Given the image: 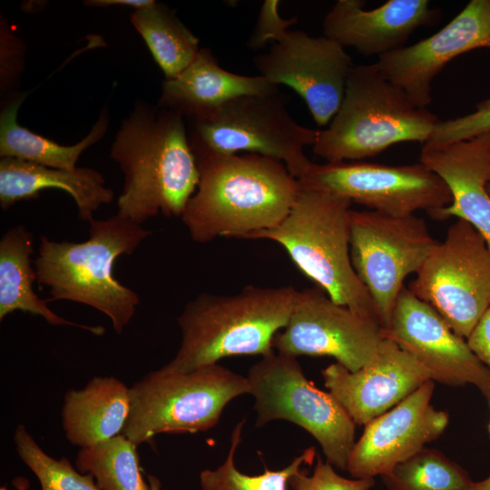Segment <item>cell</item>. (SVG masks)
<instances>
[{
  "instance_id": "39",
  "label": "cell",
  "mask_w": 490,
  "mask_h": 490,
  "mask_svg": "<svg viewBox=\"0 0 490 490\" xmlns=\"http://www.w3.org/2000/svg\"><path fill=\"white\" fill-rule=\"evenodd\" d=\"M150 490H161L162 483L160 479L152 475H148Z\"/></svg>"
},
{
  "instance_id": "43",
  "label": "cell",
  "mask_w": 490,
  "mask_h": 490,
  "mask_svg": "<svg viewBox=\"0 0 490 490\" xmlns=\"http://www.w3.org/2000/svg\"><path fill=\"white\" fill-rule=\"evenodd\" d=\"M490 398V397H489Z\"/></svg>"
},
{
  "instance_id": "37",
  "label": "cell",
  "mask_w": 490,
  "mask_h": 490,
  "mask_svg": "<svg viewBox=\"0 0 490 490\" xmlns=\"http://www.w3.org/2000/svg\"><path fill=\"white\" fill-rule=\"evenodd\" d=\"M13 485L16 490H28L30 486L29 480L24 476H16L12 480ZM0 490H7L5 486H1Z\"/></svg>"
},
{
  "instance_id": "42",
  "label": "cell",
  "mask_w": 490,
  "mask_h": 490,
  "mask_svg": "<svg viewBox=\"0 0 490 490\" xmlns=\"http://www.w3.org/2000/svg\"><path fill=\"white\" fill-rule=\"evenodd\" d=\"M467 490H470V488H469V489H467Z\"/></svg>"
},
{
  "instance_id": "4",
  "label": "cell",
  "mask_w": 490,
  "mask_h": 490,
  "mask_svg": "<svg viewBox=\"0 0 490 490\" xmlns=\"http://www.w3.org/2000/svg\"><path fill=\"white\" fill-rule=\"evenodd\" d=\"M89 224V238L83 242L40 237L36 281L49 289V300L90 306L106 315L121 334L140 299L114 278V262L121 255L132 254L152 232L118 213L106 220L93 219Z\"/></svg>"
},
{
  "instance_id": "31",
  "label": "cell",
  "mask_w": 490,
  "mask_h": 490,
  "mask_svg": "<svg viewBox=\"0 0 490 490\" xmlns=\"http://www.w3.org/2000/svg\"><path fill=\"white\" fill-rule=\"evenodd\" d=\"M490 133V97L480 102L468 114L439 120L426 144L440 145ZM425 143V144H426Z\"/></svg>"
},
{
  "instance_id": "8",
  "label": "cell",
  "mask_w": 490,
  "mask_h": 490,
  "mask_svg": "<svg viewBox=\"0 0 490 490\" xmlns=\"http://www.w3.org/2000/svg\"><path fill=\"white\" fill-rule=\"evenodd\" d=\"M246 377L256 426L279 419L292 422L319 443L328 463L347 470L356 424L329 391L307 378L296 357L273 351L252 365Z\"/></svg>"
},
{
  "instance_id": "15",
  "label": "cell",
  "mask_w": 490,
  "mask_h": 490,
  "mask_svg": "<svg viewBox=\"0 0 490 490\" xmlns=\"http://www.w3.org/2000/svg\"><path fill=\"white\" fill-rule=\"evenodd\" d=\"M384 334L413 356L431 380L449 386L471 384L490 397V368L475 355L466 339L408 288L400 291Z\"/></svg>"
},
{
  "instance_id": "41",
  "label": "cell",
  "mask_w": 490,
  "mask_h": 490,
  "mask_svg": "<svg viewBox=\"0 0 490 490\" xmlns=\"http://www.w3.org/2000/svg\"><path fill=\"white\" fill-rule=\"evenodd\" d=\"M488 430H489V434H490V423H489V426H488Z\"/></svg>"
},
{
  "instance_id": "27",
  "label": "cell",
  "mask_w": 490,
  "mask_h": 490,
  "mask_svg": "<svg viewBox=\"0 0 490 490\" xmlns=\"http://www.w3.org/2000/svg\"><path fill=\"white\" fill-rule=\"evenodd\" d=\"M137 445L120 434L92 446L81 447L75 468L89 474L100 490H150L142 475Z\"/></svg>"
},
{
  "instance_id": "38",
  "label": "cell",
  "mask_w": 490,
  "mask_h": 490,
  "mask_svg": "<svg viewBox=\"0 0 490 490\" xmlns=\"http://www.w3.org/2000/svg\"><path fill=\"white\" fill-rule=\"evenodd\" d=\"M470 490H490V475L479 482H473Z\"/></svg>"
},
{
  "instance_id": "7",
  "label": "cell",
  "mask_w": 490,
  "mask_h": 490,
  "mask_svg": "<svg viewBox=\"0 0 490 490\" xmlns=\"http://www.w3.org/2000/svg\"><path fill=\"white\" fill-rule=\"evenodd\" d=\"M249 393L247 377L218 363L186 373L159 368L130 387V413L122 434L139 446L162 433L207 431L229 402Z\"/></svg>"
},
{
  "instance_id": "5",
  "label": "cell",
  "mask_w": 490,
  "mask_h": 490,
  "mask_svg": "<svg viewBox=\"0 0 490 490\" xmlns=\"http://www.w3.org/2000/svg\"><path fill=\"white\" fill-rule=\"evenodd\" d=\"M351 204L341 196L301 186L291 210L279 225L244 239L279 244L300 271L334 302L379 323L371 296L351 263Z\"/></svg>"
},
{
  "instance_id": "40",
  "label": "cell",
  "mask_w": 490,
  "mask_h": 490,
  "mask_svg": "<svg viewBox=\"0 0 490 490\" xmlns=\"http://www.w3.org/2000/svg\"><path fill=\"white\" fill-rule=\"evenodd\" d=\"M487 189H488V191H489V193H490V183L488 184Z\"/></svg>"
},
{
  "instance_id": "28",
  "label": "cell",
  "mask_w": 490,
  "mask_h": 490,
  "mask_svg": "<svg viewBox=\"0 0 490 490\" xmlns=\"http://www.w3.org/2000/svg\"><path fill=\"white\" fill-rule=\"evenodd\" d=\"M381 477L388 490H467L474 482L457 464L426 447Z\"/></svg>"
},
{
  "instance_id": "23",
  "label": "cell",
  "mask_w": 490,
  "mask_h": 490,
  "mask_svg": "<svg viewBox=\"0 0 490 490\" xmlns=\"http://www.w3.org/2000/svg\"><path fill=\"white\" fill-rule=\"evenodd\" d=\"M130 387L114 377H94L64 397L62 426L68 442L88 447L122 433L130 413Z\"/></svg>"
},
{
  "instance_id": "12",
  "label": "cell",
  "mask_w": 490,
  "mask_h": 490,
  "mask_svg": "<svg viewBox=\"0 0 490 490\" xmlns=\"http://www.w3.org/2000/svg\"><path fill=\"white\" fill-rule=\"evenodd\" d=\"M301 186L325 191L390 215L424 210L429 214L451 203L444 181L422 162L386 165L374 162H311Z\"/></svg>"
},
{
  "instance_id": "2",
  "label": "cell",
  "mask_w": 490,
  "mask_h": 490,
  "mask_svg": "<svg viewBox=\"0 0 490 490\" xmlns=\"http://www.w3.org/2000/svg\"><path fill=\"white\" fill-rule=\"evenodd\" d=\"M199 183L181 220L191 240L241 238L279 225L301 185L286 165L255 153L209 154L196 158Z\"/></svg>"
},
{
  "instance_id": "26",
  "label": "cell",
  "mask_w": 490,
  "mask_h": 490,
  "mask_svg": "<svg viewBox=\"0 0 490 490\" xmlns=\"http://www.w3.org/2000/svg\"><path fill=\"white\" fill-rule=\"evenodd\" d=\"M133 27L143 38L165 79L182 72L200 51L198 38L162 4L134 9Z\"/></svg>"
},
{
  "instance_id": "11",
  "label": "cell",
  "mask_w": 490,
  "mask_h": 490,
  "mask_svg": "<svg viewBox=\"0 0 490 490\" xmlns=\"http://www.w3.org/2000/svg\"><path fill=\"white\" fill-rule=\"evenodd\" d=\"M436 242L426 221L415 213L351 210V263L384 329L390 323L404 280L417 272Z\"/></svg>"
},
{
  "instance_id": "30",
  "label": "cell",
  "mask_w": 490,
  "mask_h": 490,
  "mask_svg": "<svg viewBox=\"0 0 490 490\" xmlns=\"http://www.w3.org/2000/svg\"><path fill=\"white\" fill-rule=\"evenodd\" d=\"M18 456L37 477L41 490H100L94 478L81 474L66 457L55 459L36 443L24 425H18L14 434Z\"/></svg>"
},
{
  "instance_id": "19",
  "label": "cell",
  "mask_w": 490,
  "mask_h": 490,
  "mask_svg": "<svg viewBox=\"0 0 490 490\" xmlns=\"http://www.w3.org/2000/svg\"><path fill=\"white\" fill-rule=\"evenodd\" d=\"M365 5L362 0H338L324 17V36L378 58L403 47L417 28L438 17L427 0H388L369 10Z\"/></svg>"
},
{
  "instance_id": "20",
  "label": "cell",
  "mask_w": 490,
  "mask_h": 490,
  "mask_svg": "<svg viewBox=\"0 0 490 490\" xmlns=\"http://www.w3.org/2000/svg\"><path fill=\"white\" fill-rule=\"evenodd\" d=\"M419 162L444 181L452 197L449 205L430 215L469 222L490 250V133L440 145L426 143Z\"/></svg>"
},
{
  "instance_id": "25",
  "label": "cell",
  "mask_w": 490,
  "mask_h": 490,
  "mask_svg": "<svg viewBox=\"0 0 490 490\" xmlns=\"http://www.w3.org/2000/svg\"><path fill=\"white\" fill-rule=\"evenodd\" d=\"M24 95L16 96L0 115V156L16 158L35 164L73 171L89 147L99 142L109 127V113L104 107L90 132L73 145H62L31 132L17 122L18 109Z\"/></svg>"
},
{
  "instance_id": "17",
  "label": "cell",
  "mask_w": 490,
  "mask_h": 490,
  "mask_svg": "<svg viewBox=\"0 0 490 490\" xmlns=\"http://www.w3.org/2000/svg\"><path fill=\"white\" fill-rule=\"evenodd\" d=\"M434 387L433 380L426 382L364 426L348 462L353 478L382 476L442 435L448 415L431 405Z\"/></svg>"
},
{
  "instance_id": "9",
  "label": "cell",
  "mask_w": 490,
  "mask_h": 490,
  "mask_svg": "<svg viewBox=\"0 0 490 490\" xmlns=\"http://www.w3.org/2000/svg\"><path fill=\"white\" fill-rule=\"evenodd\" d=\"M191 122L188 135L195 158L240 152L260 154L282 162L299 180L311 164L304 148L314 144L318 130L298 123L279 92L238 97Z\"/></svg>"
},
{
  "instance_id": "22",
  "label": "cell",
  "mask_w": 490,
  "mask_h": 490,
  "mask_svg": "<svg viewBox=\"0 0 490 490\" xmlns=\"http://www.w3.org/2000/svg\"><path fill=\"white\" fill-rule=\"evenodd\" d=\"M60 189L74 199L78 217L90 222L102 205L113 201L114 192L95 169L73 171L50 168L16 158H1L0 206L7 211L16 202L34 199L44 189Z\"/></svg>"
},
{
  "instance_id": "32",
  "label": "cell",
  "mask_w": 490,
  "mask_h": 490,
  "mask_svg": "<svg viewBox=\"0 0 490 490\" xmlns=\"http://www.w3.org/2000/svg\"><path fill=\"white\" fill-rule=\"evenodd\" d=\"M304 471L300 469L289 479L292 490H370L375 484L374 478L348 479L339 475L319 456L312 475H307Z\"/></svg>"
},
{
  "instance_id": "29",
  "label": "cell",
  "mask_w": 490,
  "mask_h": 490,
  "mask_svg": "<svg viewBox=\"0 0 490 490\" xmlns=\"http://www.w3.org/2000/svg\"><path fill=\"white\" fill-rule=\"evenodd\" d=\"M244 423L245 419L235 426L223 464L216 469H205L200 473L201 490H287L289 479L302 469L303 465L313 463L316 451L311 446L282 469L270 471L266 468L257 475L242 474L235 466L234 456L241 439Z\"/></svg>"
},
{
  "instance_id": "36",
  "label": "cell",
  "mask_w": 490,
  "mask_h": 490,
  "mask_svg": "<svg viewBox=\"0 0 490 490\" xmlns=\"http://www.w3.org/2000/svg\"><path fill=\"white\" fill-rule=\"evenodd\" d=\"M153 0H89L84 1V5L89 6L105 7L110 5H125L134 9L143 8L152 5Z\"/></svg>"
},
{
  "instance_id": "21",
  "label": "cell",
  "mask_w": 490,
  "mask_h": 490,
  "mask_svg": "<svg viewBox=\"0 0 490 490\" xmlns=\"http://www.w3.org/2000/svg\"><path fill=\"white\" fill-rule=\"evenodd\" d=\"M277 92L279 86L260 74L226 71L210 49L201 48L182 72L163 81L159 106L194 121L211 115L238 97Z\"/></svg>"
},
{
  "instance_id": "10",
  "label": "cell",
  "mask_w": 490,
  "mask_h": 490,
  "mask_svg": "<svg viewBox=\"0 0 490 490\" xmlns=\"http://www.w3.org/2000/svg\"><path fill=\"white\" fill-rule=\"evenodd\" d=\"M408 289L466 339L490 307V250L484 237L457 219L434 244Z\"/></svg>"
},
{
  "instance_id": "3",
  "label": "cell",
  "mask_w": 490,
  "mask_h": 490,
  "mask_svg": "<svg viewBox=\"0 0 490 490\" xmlns=\"http://www.w3.org/2000/svg\"><path fill=\"white\" fill-rule=\"evenodd\" d=\"M297 291L292 286L248 285L234 294H199L178 317L181 345L161 368L186 373L226 357L272 353Z\"/></svg>"
},
{
  "instance_id": "18",
  "label": "cell",
  "mask_w": 490,
  "mask_h": 490,
  "mask_svg": "<svg viewBox=\"0 0 490 490\" xmlns=\"http://www.w3.org/2000/svg\"><path fill=\"white\" fill-rule=\"evenodd\" d=\"M321 374L325 387L354 423L363 426L431 380L426 369L388 338L382 340L374 358L361 368L349 371L333 363Z\"/></svg>"
},
{
  "instance_id": "1",
  "label": "cell",
  "mask_w": 490,
  "mask_h": 490,
  "mask_svg": "<svg viewBox=\"0 0 490 490\" xmlns=\"http://www.w3.org/2000/svg\"><path fill=\"white\" fill-rule=\"evenodd\" d=\"M110 157L124 179L118 214L140 225L159 212L181 217L199 183L181 115L136 102L116 132Z\"/></svg>"
},
{
  "instance_id": "24",
  "label": "cell",
  "mask_w": 490,
  "mask_h": 490,
  "mask_svg": "<svg viewBox=\"0 0 490 490\" xmlns=\"http://www.w3.org/2000/svg\"><path fill=\"white\" fill-rule=\"evenodd\" d=\"M33 252V237L24 225L9 229L0 240V320L20 310L41 316L54 326H72L97 336L103 334L101 326L79 324L58 316L37 296L33 288L36 281Z\"/></svg>"
},
{
  "instance_id": "16",
  "label": "cell",
  "mask_w": 490,
  "mask_h": 490,
  "mask_svg": "<svg viewBox=\"0 0 490 490\" xmlns=\"http://www.w3.org/2000/svg\"><path fill=\"white\" fill-rule=\"evenodd\" d=\"M490 49V0H471L442 29L381 55L376 67L419 107L431 103V84L444 67L469 51Z\"/></svg>"
},
{
  "instance_id": "6",
  "label": "cell",
  "mask_w": 490,
  "mask_h": 490,
  "mask_svg": "<svg viewBox=\"0 0 490 490\" xmlns=\"http://www.w3.org/2000/svg\"><path fill=\"white\" fill-rule=\"evenodd\" d=\"M438 122L375 64L353 65L340 107L328 127L318 130L312 149L326 162L362 160L400 142L425 144Z\"/></svg>"
},
{
  "instance_id": "35",
  "label": "cell",
  "mask_w": 490,
  "mask_h": 490,
  "mask_svg": "<svg viewBox=\"0 0 490 490\" xmlns=\"http://www.w3.org/2000/svg\"><path fill=\"white\" fill-rule=\"evenodd\" d=\"M466 342L475 355L490 368V307L476 323Z\"/></svg>"
},
{
  "instance_id": "34",
  "label": "cell",
  "mask_w": 490,
  "mask_h": 490,
  "mask_svg": "<svg viewBox=\"0 0 490 490\" xmlns=\"http://www.w3.org/2000/svg\"><path fill=\"white\" fill-rule=\"evenodd\" d=\"M20 41L6 24L1 25V86L12 85L22 71L23 54Z\"/></svg>"
},
{
  "instance_id": "33",
  "label": "cell",
  "mask_w": 490,
  "mask_h": 490,
  "mask_svg": "<svg viewBox=\"0 0 490 490\" xmlns=\"http://www.w3.org/2000/svg\"><path fill=\"white\" fill-rule=\"evenodd\" d=\"M279 5L280 2L278 0L263 2L255 27L248 41L250 49H260L270 40L279 42L289 31V28L298 22L296 16L289 19L281 17L279 11Z\"/></svg>"
},
{
  "instance_id": "13",
  "label": "cell",
  "mask_w": 490,
  "mask_h": 490,
  "mask_svg": "<svg viewBox=\"0 0 490 490\" xmlns=\"http://www.w3.org/2000/svg\"><path fill=\"white\" fill-rule=\"evenodd\" d=\"M384 328L334 302L319 287L298 290L286 326L272 342L278 352L298 356H328L349 371L367 365L385 338Z\"/></svg>"
},
{
  "instance_id": "14",
  "label": "cell",
  "mask_w": 490,
  "mask_h": 490,
  "mask_svg": "<svg viewBox=\"0 0 490 490\" xmlns=\"http://www.w3.org/2000/svg\"><path fill=\"white\" fill-rule=\"evenodd\" d=\"M254 64L271 83L293 89L318 126L328 125L339 109L353 67L338 42L300 30H289L267 53L256 56Z\"/></svg>"
}]
</instances>
